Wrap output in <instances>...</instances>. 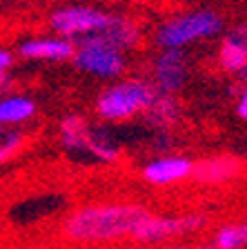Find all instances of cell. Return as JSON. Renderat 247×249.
Here are the masks:
<instances>
[{
	"mask_svg": "<svg viewBox=\"0 0 247 249\" xmlns=\"http://www.w3.org/2000/svg\"><path fill=\"white\" fill-rule=\"evenodd\" d=\"M152 216L143 205L118 202V205H92L74 212L65 220L67 238L78 243H100L134 236L136 229Z\"/></svg>",
	"mask_w": 247,
	"mask_h": 249,
	"instance_id": "cell-1",
	"label": "cell"
},
{
	"mask_svg": "<svg viewBox=\"0 0 247 249\" xmlns=\"http://www.w3.org/2000/svg\"><path fill=\"white\" fill-rule=\"evenodd\" d=\"M156 91L158 89L154 85L140 78L123 80L98 96L96 114L103 120H127L138 111H145L147 105L154 100Z\"/></svg>",
	"mask_w": 247,
	"mask_h": 249,
	"instance_id": "cell-2",
	"label": "cell"
},
{
	"mask_svg": "<svg viewBox=\"0 0 247 249\" xmlns=\"http://www.w3.org/2000/svg\"><path fill=\"white\" fill-rule=\"evenodd\" d=\"M223 18L214 11H194V14L176 16L167 20L156 34V42L165 49H180V47L190 45L194 40L211 38L221 34Z\"/></svg>",
	"mask_w": 247,
	"mask_h": 249,
	"instance_id": "cell-3",
	"label": "cell"
},
{
	"mask_svg": "<svg viewBox=\"0 0 247 249\" xmlns=\"http://www.w3.org/2000/svg\"><path fill=\"white\" fill-rule=\"evenodd\" d=\"M140 40V31L129 18L123 16H109V22L98 31L85 34L76 38L74 47H105L112 52H125V49H134Z\"/></svg>",
	"mask_w": 247,
	"mask_h": 249,
	"instance_id": "cell-4",
	"label": "cell"
},
{
	"mask_svg": "<svg viewBox=\"0 0 247 249\" xmlns=\"http://www.w3.org/2000/svg\"><path fill=\"white\" fill-rule=\"evenodd\" d=\"M109 16L100 9L94 7H62V9L54 11L49 18V25L56 34H60L62 38H80L85 34L103 29L109 22Z\"/></svg>",
	"mask_w": 247,
	"mask_h": 249,
	"instance_id": "cell-5",
	"label": "cell"
},
{
	"mask_svg": "<svg viewBox=\"0 0 247 249\" xmlns=\"http://www.w3.org/2000/svg\"><path fill=\"white\" fill-rule=\"evenodd\" d=\"M207 223L205 216H180V218H171V216H150L136 229L134 238L140 243H160V240H170V238H178L185 233L198 231L203 229Z\"/></svg>",
	"mask_w": 247,
	"mask_h": 249,
	"instance_id": "cell-6",
	"label": "cell"
},
{
	"mask_svg": "<svg viewBox=\"0 0 247 249\" xmlns=\"http://www.w3.org/2000/svg\"><path fill=\"white\" fill-rule=\"evenodd\" d=\"M74 65L80 71H87L98 78H116L125 69L123 56L105 47H76Z\"/></svg>",
	"mask_w": 247,
	"mask_h": 249,
	"instance_id": "cell-7",
	"label": "cell"
},
{
	"mask_svg": "<svg viewBox=\"0 0 247 249\" xmlns=\"http://www.w3.org/2000/svg\"><path fill=\"white\" fill-rule=\"evenodd\" d=\"M187 78V60L180 49H165L158 53L154 62V87L163 93H174L185 85Z\"/></svg>",
	"mask_w": 247,
	"mask_h": 249,
	"instance_id": "cell-8",
	"label": "cell"
},
{
	"mask_svg": "<svg viewBox=\"0 0 247 249\" xmlns=\"http://www.w3.org/2000/svg\"><path fill=\"white\" fill-rule=\"evenodd\" d=\"M194 162L183 156H165L143 167V178L152 185H171L191 176Z\"/></svg>",
	"mask_w": 247,
	"mask_h": 249,
	"instance_id": "cell-9",
	"label": "cell"
},
{
	"mask_svg": "<svg viewBox=\"0 0 247 249\" xmlns=\"http://www.w3.org/2000/svg\"><path fill=\"white\" fill-rule=\"evenodd\" d=\"M241 162L232 156H216V158H205V160L196 162L191 169V176L198 182L205 185H221L238 176Z\"/></svg>",
	"mask_w": 247,
	"mask_h": 249,
	"instance_id": "cell-10",
	"label": "cell"
},
{
	"mask_svg": "<svg viewBox=\"0 0 247 249\" xmlns=\"http://www.w3.org/2000/svg\"><path fill=\"white\" fill-rule=\"evenodd\" d=\"M74 52L76 47L67 38H38L18 47V53L31 60H65V58H74Z\"/></svg>",
	"mask_w": 247,
	"mask_h": 249,
	"instance_id": "cell-11",
	"label": "cell"
},
{
	"mask_svg": "<svg viewBox=\"0 0 247 249\" xmlns=\"http://www.w3.org/2000/svg\"><path fill=\"white\" fill-rule=\"evenodd\" d=\"M145 120L160 131L170 129L171 124L178 120V105H176L174 96L156 91L154 100L147 105V109H145Z\"/></svg>",
	"mask_w": 247,
	"mask_h": 249,
	"instance_id": "cell-12",
	"label": "cell"
},
{
	"mask_svg": "<svg viewBox=\"0 0 247 249\" xmlns=\"http://www.w3.org/2000/svg\"><path fill=\"white\" fill-rule=\"evenodd\" d=\"M92 131L87 120L80 116H67L60 123V138L62 145L72 151H87L89 154V142H92Z\"/></svg>",
	"mask_w": 247,
	"mask_h": 249,
	"instance_id": "cell-13",
	"label": "cell"
},
{
	"mask_svg": "<svg viewBox=\"0 0 247 249\" xmlns=\"http://www.w3.org/2000/svg\"><path fill=\"white\" fill-rule=\"evenodd\" d=\"M36 105L34 100L25 98V96H9V98L0 100V127L2 124H14V123H25L34 116Z\"/></svg>",
	"mask_w": 247,
	"mask_h": 249,
	"instance_id": "cell-14",
	"label": "cell"
},
{
	"mask_svg": "<svg viewBox=\"0 0 247 249\" xmlns=\"http://www.w3.org/2000/svg\"><path fill=\"white\" fill-rule=\"evenodd\" d=\"M214 249H245L247 247V223L223 225L214 233Z\"/></svg>",
	"mask_w": 247,
	"mask_h": 249,
	"instance_id": "cell-15",
	"label": "cell"
},
{
	"mask_svg": "<svg viewBox=\"0 0 247 249\" xmlns=\"http://www.w3.org/2000/svg\"><path fill=\"white\" fill-rule=\"evenodd\" d=\"M218 62H221V67L229 73H238L243 67L247 65V53L238 47L229 45V42L223 40L221 45V53H218Z\"/></svg>",
	"mask_w": 247,
	"mask_h": 249,
	"instance_id": "cell-16",
	"label": "cell"
},
{
	"mask_svg": "<svg viewBox=\"0 0 247 249\" xmlns=\"http://www.w3.org/2000/svg\"><path fill=\"white\" fill-rule=\"evenodd\" d=\"M20 147H22V134L0 127V162L9 160Z\"/></svg>",
	"mask_w": 247,
	"mask_h": 249,
	"instance_id": "cell-17",
	"label": "cell"
},
{
	"mask_svg": "<svg viewBox=\"0 0 247 249\" xmlns=\"http://www.w3.org/2000/svg\"><path fill=\"white\" fill-rule=\"evenodd\" d=\"M223 40L229 42V45H234V47H238V49H243V52L247 53V22L236 25L234 29H229Z\"/></svg>",
	"mask_w": 247,
	"mask_h": 249,
	"instance_id": "cell-18",
	"label": "cell"
},
{
	"mask_svg": "<svg viewBox=\"0 0 247 249\" xmlns=\"http://www.w3.org/2000/svg\"><path fill=\"white\" fill-rule=\"evenodd\" d=\"M236 114L243 120H247V89L241 91V98H238V105H236Z\"/></svg>",
	"mask_w": 247,
	"mask_h": 249,
	"instance_id": "cell-19",
	"label": "cell"
},
{
	"mask_svg": "<svg viewBox=\"0 0 247 249\" xmlns=\"http://www.w3.org/2000/svg\"><path fill=\"white\" fill-rule=\"evenodd\" d=\"M11 62H14L11 53L7 49H0V73H7V69L11 67Z\"/></svg>",
	"mask_w": 247,
	"mask_h": 249,
	"instance_id": "cell-20",
	"label": "cell"
},
{
	"mask_svg": "<svg viewBox=\"0 0 247 249\" xmlns=\"http://www.w3.org/2000/svg\"><path fill=\"white\" fill-rule=\"evenodd\" d=\"M236 76V80H238V85H245V89H247V65L241 69L238 73H234Z\"/></svg>",
	"mask_w": 247,
	"mask_h": 249,
	"instance_id": "cell-21",
	"label": "cell"
},
{
	"mask_svg": "<svg viewBox=\"0 0 247 249\" xmlns=\"http://www.w3.org/2000/svg\"><path fill=\"white\" fill-rule=\"evenodd\" d=\"M5 85H9V78L7 73H0V89H5Z\"/></svg>",
	"mask_w": 247,
	"mask_h": 249,
	"instance_id": "cell-22",
	"label": "cell"
},
{
	"mask_svg": "<svg viewBox=\"0 0 247 249\" xmlns=\"http://www.w3.org/2000/svg\"><path fill=\"white\" fill-rule=\"evenodd\" d=\"M198 249H201V247H198Z\"/></svg>",
	"mask_w": 247,
	"mask_h": 249,
	"instance_id": "cell-23",
	"label": "cell"
}]
</instances>
